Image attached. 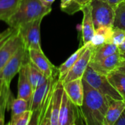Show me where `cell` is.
Returning <instances> with one entry per match:
<instances>
[{
  "mask_svg": "<svg viewBox=\"0 0 125 125\" xmlns=\"http://www.w3.org/2000/svg\"><path fill=\"white\" fill-rule=\"evenodd\" d=\"M82 81L83 100L81 110L86 125H103L108 108V97L94 89L83 78Z\"/></svg>",
  "mask_w": 125,
  "mask_h": 125,
  "instance_id": "obj_1",
  "label": "cell"
},
{
  "mask_svg": "<svg viewBox=\"0 0 125 125\" xmlns=\"http://www.w3.org/2000/svg\"><path fill=\"white\" fill-rule=\"evenodd\" d=\"M51 10L52 8L44 6L40 0H21L17 10L6 23L9 27L17 29L25 23L43 18Z\"/></svg>",
  "mask_w": 125,
  "mask_h": 125,
  "instance_id": "obj_2",
  "label": "cell"
},
{
  "mask_svg": "<svg viewBox=\"0 0 125 125\" xmlns=\"http://www.w3.org/2000/svg\"><path fill=\"white\" fill-rule=\"evenodd\" d=\"M82 78L103 95L114 100H123L122 97L111 84L107 75L98 73L89 65L87 67Z\"/></svg>",
  "mask_w": 125,
  "mask_h": 125,
  "instance_id": "obj_3",
  "label": "cell"
},
{
  "mask_svg": "<svg viewBox=\"0 0 125 125\" xmlns=\"http://www.w3.org/2000/svg\"><path fill=\"white\" fill-rule=\"evenodd\" d=\"M43 18H39L21 24L17 28L25 49L42 50L40 42V25Z\"/></svg>",
  "mask_w": 125,
  "mask_h": 125,
  "instance_id": "obj_4",
  "label": "cell"
},
{
  "mask_svg": "<svg viewBox=\"0 0 125 125\" xmlns=\"http://www.w3.org/2000/svg\"><path fill=\"white\" fill-rule=\"evenodd\" d=\"M94 29L102 26L113 27L115 9L103 0H92L90 2Z\"/></svg>",
  "mask_w": 125,
  "mask_h": 125,
  "instance_id": "obj_5",
  "label": "cell"
},
{
  "mask_svg": "<svg viewBox=\"0 0 125 125\" xmlns=\"http://www.w3.org/2000/svg\"><path fill=\"white\" fill-rule=\"evenodd\" d=\"M58 73V69L56 73L53 76L48 78V80L40 86L34 90L33 94L30 101V110L32 111V116L29 125H40V116L42 110L43 105L47 98L48 92L51 89L53 81Z\"/></svg>",
  "mask_w": 125,
  "mask_h": 125,
  "instance_id": "obj_6",
  "label": "cell"
},
{
  "mask_svg": "<svg viewBox=\"0 0 125 125\" xmlns=\"http://www.w3.org/2000/svg\"><path fill=\"white\" fill-rule=\"evenodd\" d=\"M64 92L63 83L58 79L49 104L40 125H59V115Z\"/></svg>",
  "mask_w": 125,
  "mask_h": 125,
  "instance_id": "obj_7",
  "label": "cell"
},
{
  "mask_svg": "<svg viewBox=\"0 0 125 125\" xmlns=\"http://www.w3.org/2000/svg\"><path fill=\"white\" fill-rule=\"evenodd\" d=\"M27 56L28 51L25 49L23 45H21L3 67L0 72V78L3 81L7 87L10 88L12 80L15 75L19 73L23 63L27 59Z\"/></svg>",
  "mask_w": 125,
  "mask_h": 125,
  "instance_id": "obj_8",
  "label": "cell"
},
{
  "mask_svg": "<svg viewBox=\"0 0 125 125\" xmlns=\"http://www.w3.org/2000/svg\"><path fill=\"white\" fill-rule=\"evenodd\" d=\"M82 114L81 107L74 104L64 90L59 115V125H78V119Z\"/></svg>",
  "mask_w": 125,
  "mask_h": 125,
  "instance_id": "obj_9",
  "label": "cell"
},
{
  "mask_svg": "<svg viewBox=\"0 0 125 125\" xmlns=\"http://www.w3.org/2000/svg\"><path fill=\"white\" fill-rule=\"evenodd\" d=\"M92 55V50L88 44V48L81 56V57L76 61V62L74 64L72 68L69 70V72L67 73L63 81L61 82L64 84L67 82H69L75 79L82 78L87 67L89 66L91 62Z\"/></svg>",
  "mask_w": 125,
  "mask_h": 125,
  "instance_id": "obj_10",
  "label": "cell"
},
{
  "mask_svg": "<svg viewBox=\"0 0 125 125\" xmlns=\"http://www.w3.org/2000/svg\"><path fill=\"white\" fill-rule=\"evenodd\" d=\"M21 45L22 40L16 29L0 48V72Z\"/></svg>",
  "mask_w": 125,
  "mask_h": 125,
  "instance_id": "obj_11",
  "label": "cell"
},
{
  "mask_svg": "<svg viewBox=\"0 0 125 125\" xmlns=\"http://www.w3.org/2000/svg\"><path fill=\"white\" fill-rule=\"evenodd\" d=\"M122 61L119 51L114 54L97 62H90L89 66L100 74L108 75L110 73L117 70Z\"/></svg>",
  "mask_w": 125,
  "mask_h": 125,
  "instance_id": "obj_12",
  "label": "cell"
},
{
  "mask_svg": "<svg viewBox=\"0 0 125 125\" xmlns=\"http://www.w3.org/2000/svg\"><path fill=\"white\" fill-rule=\"evenodd\" d=\"M28 57L29 61L47 78H51L53 75L56 68L49 61L42 50L31 49L28 51Z\"/></svg>",
  "mask_w": 125,
  "mask_h": 125,
  "instance_id": "obj_13",
  "label": "cell"
},
{
  "mask_svg": "<svg viewBox=\"0 0 125 125\" xmlns=\"http://www.w3.org/2000/svg\"><path fill=\"white\" fill-rule=\"evenodd\" d=\"M28 60L29 57L26 59L22 67L18 73V97H21L31 101L34 89L32 88L28 72Z\"/></svg>",
  "mask_w": 125,
  "mask_h": 125,
  "instance_id": "obj_14",
  "label": "cell"
},
{
  "mask_svg": "<svg viewBox=\"0 0 125 125\" xmlns=\"http://www.w3.org/2000/svg\"><path fill=\"white\" fill-rule=\"evenodd\" d=\"M81 11L83 14L82 25H81V33H82V40L83 45L89 42L92 39L95 29L94 26L92 15V7L90 3L86 4L83 6Z\"/></svg>",
  "mask_w": 125,
  "mask_h": 125,
  "instance_id": "obj_15",
  "label": "cell"
},
{
  "mask_svg": "<svg viewBox=\"0 0 125 125\" xmlns=\"http://www.w3.org/2000/svg\"><path fill=\"white\" fill-rule=\"evenodd\" d=\"M64 90L72 102L78 106H81L83 100V86L82 78H78L63 84Z\"/></svg>",
  "mask_w": 125,
  "mask_h": 125,
  "instance_id": "obj_16",
  "label": "cell"
},
{
  "mask_svg": "<svg viewBox=\"0 0 125 125\" xmlns=\"http://www.w3.org/2000/svg\"><path fill=\"white\" fill-rule=\"evenodd\" d=\"M107 97L108 100V108L105 116L103 125H114L125 108V100H114L110 97Z\"/></svg>",
  "mask_w": 125,
  "mask_h": 125,
  "instance_id": "obj_17",
  "label": "cell"
},
{
  "mask_svg": "<svg viewBox=\"0 0 125 125\" xmlns=\"http://www.w3.org/2000/svg\"><path fill=\"white\" fill-rule=\"evenodd\" d=\"M87 48H88V44L83 45V46L78 48L63 64H62L59 66V67L58 68V73H59V80L60 81H63V79L64 78L69 70L72 68V67L74 65L76 61L81 57V56L83 53V52L86 51Z\"/></svg>",
  "mask_w": 125,
  "mask_h": 125,
  "instance_id": "obj_18",
  "label": "cell"
},
{
  "mask_svg": "<svg viewBox=\"0 0 125 125\" xmlns=\"http://www.w3.org/2000/svg\"><path fill=\"white\" fill-rule=\"evenodd\" d=\"M119 51L118 46L112 43H104L102 45L92 50L91 62H97L102 60Z\"/></svg>",
  "mask_w": 125,
  "mask_h": 125,
  "instance_id": "obj_19",
  "label": "cell"
},
{
  "mask_svg": "<svg viewBox=\"0 0 125 125\" xmlns=\"http://www.w3.org/2000/svg\"><path fill=\"white\" fill-rule=\"evenodd\" d=\"M107 78L111 84L125 100V73L116 70L110 73Z\"/></svg>",
  "mask_w": 125,
  "mask_h": 125,
  "instance_id": "obj_20",
  "label": "cell"
},
{
  "mask_svg": "<svg viewBox=\"0 0 125 125\" xmlns=\"http://www.w3.org/2000/svg\"><path fill=\"white\" fill-rule=\"evenodd\" d=\"M113 27L102 26L95 29L94 34L89 42H88L89 47L93 50L104 43L108 42V37L111 34Z\"/></svg>",
  "mask_w": 125,
  "mask_h": 125,
  "instance_id": "obj_21",
  "label": "cell"
},
{
  "mask_svg": "<svg viewBox=\"0 0 125 125\" xmlns=\"http://www.w3.org/2000/svg\"><path fill=\"white\" fill-rule=\"evenodd\" d=\"M7 108L11 110V116L17 115L26 111L30 110V103L28 100L21 97H17V98H14L11 93L8 100Z\"/></svg>",
  "mask_w": 125,
  "mask_h": 125,
  "instance_id": "obj_22",
  "label": "cell"
},
{
  "mask_svg": "<svg viewBox=\"0 0 125 125\" xmlns=\"http://www.w3.org/2000/svg\"><path fill=\"white\" fill-rule=\"evenodd\" d=\"M28 72L29 77L33 89H36L37 87L44 84L49 78H47L40 70H38L30 61L28 60Z\"/></svg>",
  "mask_w": 125,
  "mask_h": 125,
  "instance_id": "obj_23",
  "label": "cell"
},
{
  "mask_svg": "<svg viewBox=\"0 0 125 125\" xmlns=\"http://www.w3.org/2000/svg\"><path fill=\"white\" fill-rule=\"evenodd\" d=\"M21 0H0V21L7 22L17 10Z\"/></svg>",
  "mask_w": 125,
  "mask_h": 125,
  "instance_id": "obj_24",
  "label": "cell"
},
{
  "mask_svg": "<svg viewBox=\"0 0 125 125\" xmlns=\"http://www.w3.org/2000/svg\"><path fill=\"white\" fill-rule=\"evenodd\" d=\"M113 27L125 31V1H122L115 7V18Z\"/></svg>",
  "mask_w": 125,
  "mask_h": 125,
  "instance_id": "obj_25",
  "label": "cell"
},
{
  "mask_svg": "<svg viewBox=\"0 0 125 125\" xmlns=\"http://www.w3.org/2000/svg\"><path fill=\"white\" fill-rule=\"evenodd\" d=\"M31 116H32V111L31 110H28L19 114L11 116L10 121L7 122V125H28L30 123Z\"/></svg>",
  "mask_w": 125,
  "mask_h": 125,
  "instance_id": "obj_26",
  "label": "cell"
},
{
  "mask_svg": "<svg viewBox=\"0 0 125 125\" xmlns=\"http://www.w3.org/2000/svg\"><path fill=\"white\" fill-rule=\"evenodd\" d=\"M11 94L10 88L7 87L4 85L2 93L0 94V125H4V116L5 110L7 108V103L10 95Z\"/></svg>",
  "mask_w": 125,
  "mask_h": 125,
  "instance_id": "obj_27",
  "label": "cell"
},
{
  "mask_svg": "<svg viewBox=\"0 0 125 125\" xmlns=\"http://www.w3.org/2000/svg\"><path fill=\"white\" fill-rule=\"evenodd\" d=\"M60 7L63 12L69 15H73L81 10L83 6L78 4L75 0H61Z\"/></svg>",
  "mask_w": 125,
  "mask_h": 125,
  "instance_id": "obj_28",
  "label": "cell"
},
{
  "mask_svg": "<svg viewBox=\"0 0 125 125\" xmlns=\"http://www.w3.org/2000/svg\"><path fill=\"white\" fill-rule=\"evenodd\" d=\"M125 40V31L123 29L113 27L111 34L108 40V43H112L116 45L117 46L120 45Z\"/></svg>",
  "mask_w": 125,
  "mask_h": 125,
  "instance_id": "obj_29",
  "label": "cell"
},
{
  "mask_svg": "<svg viewBox=\"0 0 125 125\" xmlns=\"http://www.w3.org/2000/svg\"><path fill=\"white\" fill-rule=\"evenodd\" d=\"M16 29H13L11 27H8L7 29L0 32V48L5 42V41L11 36V34L15 31Z\"/></svg>",
  "mask_w": 125,
  "mask_h": 125,
  "instance_id": "obj_30",
  "label": "cell"
},
{
  "mask_svg": "<svg viewBox=\"0 0 125 125\" xmlns=\"http://www.w3.org/2000/svg\"><path fill=\"white\" fill-rule=\"evenodd\" d=\"M114 125H125V108L123 110L120 116L115 122Z\"/></svg>",
  "mask_w": 125,
  "mask_h": 125,
  "instance_id": "obj_31",
  "label": "cell"
},
{
  "mask_svg": "<svg viewBox=\"0 0 125 125\" xmlns=\"http://www.w3.org/2000/svg\"><path fill=\"white\" fill-rule=\"evenodd\" d=\"M103 1H105V2H107V3H108L109 4H111V5L115 9V7H116L119 3H121L122 1H125V0H103Z\"/></svg>",
  "mask_w": 125,
  "mask_h": 125,
  "instance_id": "obj_32",
  "label": "cell"
},
{
  "mask_svg": "<svg viewBox=\"0 0 125 125\" xmlns=\"http://www.w3.org/2000/svg\"><path fill=\"white\" fill-rule=\"evenodd\" d=\"M40 1L42 2V4L45 6L46 7L48 8H51L52 7V4L55 1V0H40Z\"/></svg>",
  "mask_w": 125,
  "mask_h": 125,
  "instance_id": "obj_33",
  "label": "cell"
},
{
  "mask_svg": "<svg viewBox=\"0 0 125 125\" xmlns=\"http://www.w3.org/2000/svg\"><path fill=\"white\" fill-rule=\"evenodd\" d=\"M117 70H119V71L125 73V59H122V61L120 64V66L119 67V68Z\"/></svg>",
  "mask_w": 125,
  "mask_h": 125,
  "instance_id": "obj_34",
  "label": "cell"
},
{
  "mask_svg": "<svg viewBox=\"0 0 125 125\" xmlns=\"http://www.w3.org/2000/svg\"><path fill=\"white\" fill-rule=\"evenodd\" d=\"M118 48H119V51L120 52V53H125V40L120 45L118 46Z\"/></svg>",
  "mask_w": 125,
  "mask_h": 125,
  "instance_id": "obj_35",
  "label": "cell"
},
{
  "mask_svg": "<svg viewBox=\"0 0 125 125\" xmlns=\"http://www.w3.org/2000/svg\"><path fill=\"white\" fill-rule=\"evenodd\" d=\"M75 1H76L78 4H80L81 5L83 6V5L86 4L90 3L92 0H75Z\"/></svg>",
  "mask_w": 125,
  "mask_h": 125,
  "instance_id": "obj_36",
  "label": "cell"
},
{
  "mask_svg": "<svg viewBox=\"0 0 125 125\" xmlns=\"http://www.w3.org/2000/svg\"><path fill=\"white\" fill-rule=\"evenodd\" d=\"M4 83L3 82V81L0 78V94L2 93L3 92V89H4Z\"/></svg>",
  "mask_w": 125,
  "mask_h": 125,
  "instance_id": "obj_37",
  "label": "cell"
},
{
  "mask_svg": "<svg viewBox=\"0 0 125 125\" xmlns=\"http://www.w3.org/2000/svg\"><path fill=\"white\" fill-rule=\"evenodd\" d=\"M121 56H122V59H125V53H122V54H121Z\"/></svg>",
  "mask_w": 125,
  "mask_h": 125,
  "instance_id": "obj_38",
  "label": "cell"
}]
</instances>
